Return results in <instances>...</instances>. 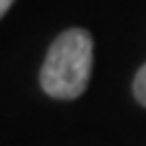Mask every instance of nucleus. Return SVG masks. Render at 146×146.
<instances>
[{
  "label": "nucleus",
  "mask_w": 146,
  "mask_h": 146,
  "mask_svg": "<svg viewBox=\"0 0 146 146\" xmlns=\"http://www.w3.org/2000/svg\"><path fill=\"white\" fill-rule=\"evenodd\" d=\"M90 67L93 40L86 30L70 28L53 40L40 72V84L44 93L56 100H74L86 90Z\"/></svg>",
  "instance_id": "f257e3e1"
},
{
  "label": "nucleus",
  "mask_w": 146,
  "mask_h": 146,
  "mask_svg": "<svg viewBox=\"0 0 146 146\" xmlns=\"http://www.w3.org/2000/svg\"><path fill=\"white\" fill-rule=\"evenodd\" d=\"M12 3H14V0H0V19H3V14L12 7Z\"/></svg>",
  "instance_id": "7ed1b4c3"
},
{
  "label": "nucleus",
  "mask_w": 146,
  "mask_h": 146,
  "mask_svg": "<svg viewBox=\"0 0 146 146\" xmlns=\"http://www.w3.org/2000/svg\"><path fill=\"white\" fill-rule=\"evenodd\" d=\"M132 88H135V98H137V102H141V104L146 107V65L137 72Z\"/></svg>",
  "instance_id": "f03ea898"
}]
</instances>
